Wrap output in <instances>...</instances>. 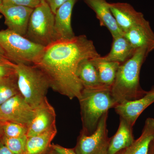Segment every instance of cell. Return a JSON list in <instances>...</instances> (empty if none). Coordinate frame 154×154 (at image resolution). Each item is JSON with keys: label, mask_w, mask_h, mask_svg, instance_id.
<instances>
[{"label": "cell", "mask_w": 154, "mask_h": 154, "mask_svg": "<svg viewBox=\"0 0 154 154\" xmlns=\"http://www.w3.org/2000/svg\"><path fill=\"white\" fill-rule=\"evenodd\" d=\"M85 2L95 12L101 26H104L110 31L113 38L124 35L119 27L110 11L109 3L106 0H84Z\"/></svg>", "instance_id": "cell-15"}, {"label": "cell", "mask_w": 154, "mask_h": 154, "mask_svg": "<svg viewBox=\"0 0 154 154\" xmlns=\"http://www.w3.org/2000/svg\"><path fill=\"white\" fill-rule=\"evenodd\" d=\"M0 45L12 62L30 65L38 62L45 48L8 29L0 30Z\"/></svg>", "instance_id": "cell-5"}, {"label": "cell", "mask_w": 154, "mask_h": 154, "mask_svg": "<svg viewBox=\"0 0 154 154\" xmlns=\"http://www.w3.org/2000/svg\"><path fill=\"white\" fill-rule=\"evenodd\" d=\"M154 139V119H146L141 134L131 145L122 150V154H148Z\"/></svg>", "instance_id": "cell-17"}, {"label": "cell", "mask_w": 154, "mask_h": 154, "mask_svg": "<svg viewBox=\"0 0 154 154\" xmlns=\"http://www.w3.org/2000/svg\"><path fill=\"white\" fill-rule=\"evenodd\" d=\"M35 113V109L25 101L20 93L0 106V120L16 122L28 128Z\"/></svg>", "instance_id": "cell-8"}, {"label": "cell", "mask_w": 154, "mask_h": 154, "mask_svg": "<svg viewBox=\"0 0 154 154\" xmlns=\"http://www.w3.org/2000/svg\"><path fill=\"white\" fill-rule=\"evenodd\" d=\"M3 2L2 0H0V7L2 5Z\"/></svg>", "instance_id": "cell-34"}, {"label": "cell", "mask_w": 154, "mask_h": 154, "mask_svg": "<svg viewBox=\"0 0 154 154\" xmlns=\"http://www.w3.org/2000/svg\"><path fill=\"white\" fill-rule=\"evenodd\" d=\"M56 126L33 136L27 137L25 154H43L51 147V142L57 133Z\"/></svg>", "instance_id": "cell-19"}, {"label": "cell", "mask_w": 154, "mask_h": 154, "mask_svg": "<svg viewBox=\"0 0 154 154\" xmlns=\"http://www.w3.org/2000/svg\"><path fill=\"white\" fill-rule=\"evenodd\" d=\"M149 53L146 48L137 49L132 56L120 64L111 87L112 96L117 104L139 99L147 91L140 84L141 69Z\"/></svg>", "instance_id": "cell-2"}, {"label": "cell", "mask_w": 154, "mask_h": 154, "mask_svg": "<svg viewBox=\"0 0 154 154\" xmlns=\"http://www.w3.org/2000/svg\"><path fill=\"white\" fill-rule=\"evenodd\" d=\"M25 37L44 47L55 41L54 14L44 0L33 9Z\"/></svg>", "instance_id": "cell-6"}, {"label": "cell", "mask_w": 154, "mask_h": 154, "mask_svg": "<svg viewBox=\"0 0 154 154\" xmlns=\"http://www.w3.org/2000/svg\"><path fill=\"white\" fill-rule=\"evenodd\" d=\"M9 61L10 60L7 57L2 48L0 45V62H6Z\"/></svg>", "instance_id": "cell-30"}, {"label": "cell", "mask_w": 154, "mask_h": 154, "mask_svg": "<svg viewBox=\"0 0 154 154\" xmlns=\"http://www.w3.org/2000/svg\"><path fill=\"white\" fill-rule=\"evenodd\" d=\"M100 56L93 41L82 35L54 42L45 48L34 65L46 75L54 91L71 100L79 99L84 89L77 75L79 65L85 60Z\"/></svg>", "instance_id": "cell-1"}, {"label": "cell", "mask_w": 154, "mask_h": 154, "mask_svg": "<svg viewBox=\"0 0 154 154\" xmlns=\"http://www.w3.org/2000/svg\"><path fill=\"white\" fill-rule=\"evenodd\" d=\"M154 103V86L139 99L117 104L114 107L119 117L133 127L139 116L146 108Z\"/></svg>", "instance_id": "cell-10"}, {"label": "cell", "mask_w": 154, "mask_h": 154, "mask_svg": "<svg viewBox=\"0 0 154 154\" xmlns=\"http://www.w3.org/2000/svg\"><path fill=\"white\" fill-rule=\"evenodd\" d=\"M76 0H68L54 14L55 41L71 39L75 36L71 25L72 12Z\"/></svg>", "instance_id": "cell-12"}, {"label": "cell", "mask_w": 154, "mask_h": 154, "mask_svg": "<svg viewBox=\"0 0 154 154\" xmlns=\"http://www.w3.org/2000/svg\"><path fill=\"white\" fill-rule=\"evenodd\" d=\"M43 154H59L54 150L51 148H50L48 150Z\"/></svg>", "instance_id": "cell-32"}, {"label": "cell", "mask_w": 154, "mask_h": 154, "mask_svg": "<svg viewBox=\"0 0 154 154\" xmlns=\"http://www.w3.org/2000/svg\"><path fill=\"white\" fill-rule=\"evenodd\" d=\"M0 154H13L8 149L0 139Z\"/></svg>", "instance_id": "cell-29"}, {"label": "cell", "mask_w": 154, "mask_h": 154, "mask_svg": "<svg viewBox=\"0 0 154 154\" xmlns=\"http://www.w3.org/2000/svg\"><path fill=\"white\" fill-rule=\"evenodd\" d=\"M110 51L107 55L100 57V59L122 64L134 54L135 50L124 35L113 38Z\"/></svg>", "instance_id": "cell-18"}, {"label": "cell", "mask_w": 154, "mask_h": 154, "mask_svg": "<svg viewBox=\"0 0 154 154\" xmlns=\"http://www.w3.org/2000/svg\"><path fill=\"white\" fill-rule=\"evenodd\" d=\"M122 151H121L120 152H118V153H117L116 154H122Z\"/></svg>", "instance_id": "cell-35"}, {"label": "cell", "mask_w": 154, "mask_h": 154, "mask_svg": "<svg viewBox=\"0 0 154 154\" xmlns=\"http://www.w3.org/2000/svg\"><path fill=\"white\" fill-rule=\"evenodd\" d=\"M133 127L126 120L120 117L118 129L110 139L108 154H116L131 145L135 140Z\"/></svg>", "instance_id": "cell-16"}, {"label": "cell", "mask_w": 154, "mask_h": 154, "mask_svg": "<svg viewBox=\"0 0 154 154\" xmlns=\"http://www.w3.org/2000/svg\"><path fill=\"white\" fill-rule=\"evenodd\" d=\"M19 94L17 72L14 75L0 79V106Z\"/></svg>", "instance_id": "cell-22"}, {"label": "cell", "mask_w": 154, "mask_h": 154, "mask_svg": "<svg viewBox=\"0 0 154 154\" xmlns=\"http://www.w3.org/2000/svg\"><path fill=\"white\" fill-rule=\"evenodd\" d=\"M51 148L59 154H77L75 149L63 147L57 144H51Z\"/></svg>", "instance_id": "cell-27"}, {"label": "cell", "mask_w": 154, "mask_h": 154, "mask_svg": "<svg viewBox=\"0 0 154 154\" xmlns=\"http://www.w3.org/2000/svg\"><path fill=\"white\" fill-rule=\"evenodd\" d=\"M2 122L3 135L6 137L17 138L27 136L28 129L27 127L16 122Z\"/></svg>", "instance_id": "cell-24"}, {"label": "cell", "mask_w": 154, "mask_h": 154, "mask_svg": "<svg viewBox=\"0 0 154 154\" xmlns=\"http://www.w3.org/2000/svg\"><path fill=\"white\" fill-rule=\"evenodd\" d=\"M19 92L25 101L35 109L46 99L50 88L46 75L34 65L17 64Z\"/></svg>", "instance_id": "cell-4"}, {"label": "cell", "mask_w": 154, "mask_h": 154, "mask_svg": "<svg viewBox=\"0 0 154 154\" xmlns=\"http://www.w3.org/2000/svg\"><path fill=\"white\" fill-rule=\"evenodd\" d=\"M100 57L92 59V61L97 69L101 84L102 85L111 87L120 64L102 60Z\"/></svg>", "instance_id": "cell-21"}, {"label": "cell", "mask_w": 154, "mask_h": 154, "mask_svg": "<svg viewBox=\"0 0 154 154\" xmlns=\"http://www.w3.org/2000/svg\"><path fill=\"white\" fill-rule=\"evenodd\" d=\"M91 59L83 60L78 67L77 75L84 88H94L102 85L95 65Z\"/></svg>", "instance_id": "cell-20"}, {"label": "cell", "mask_w": 154, "mask_h": 154, "mask_svg": "<svg viewBox=\"0 0 154 154\" xmlns=\"http://www.w3.org/2000/svg\"><path fill=\"white\" fill-rule=\"evenodd\" d=\"M42 0H2V5L22 6L34 9L41 3Z\"/></svg>", "instance_id": "cell-25"}, {"label": "cell", "mask_w": 154, "mask_h": 154, "mask_svg": "<svg viewBox=\"0 0 154 154\" xmlns=\"http://www.w3.org/2000/svg\"><path fill=\"white\" fill-rule=\"evenodd\" d=\"M109 7L119 27L124 33L145 19L142 13L136 11L128 3H109Z\"/></svg>", "instance_id": "cell-14"}, {"label": "cell", "mask_w": 154, "mask_h": 154, "mask_svg": "<svg viewBox=\"0 0 154 154\" xmlns=\"http://www.w3.org/2000/svg\"><path fill=\"white\" fill-rule=\"evenodd\" d=\"M33 9L22 6L2 5L0 13L5 18L8 29L25 36L30 16Z\"/></svg>", "instance_id": "cell-9"}, {"label": "cell", "mask_w": 154, "mask_h": 154, "mask_svg": "<svg viewBox=\"0 0 154 154\" xmlns=\"http://www.w3.org/2000/svg\"><path fill=\"white\" fill-rule=\"evenodd\" d=\"M135 50L145 48L149 52L154 50V33L149 22L145 19L124 33Z\"/></svg>", "instance_id": "cell-13"}, {"label": "cell", "mask_w": 154, "mask_h": 154, "mask_svg": "<svg viewBox=\"0 0 154 154\" xmlns=\"http://www.w3.org/2000/svg\"><path fill=\"white\" fill-rule=\"evenodd\" d=\"M148 154H154V139L151 145Z\"/></svg>", "instance_id": "cell-31"}, {"label": "cell", "mask_w": 154, "mask_h": 154, "mask_svg": "<svg viewBox=\"0 0 154 154\" xmlns=\"http://www.w3.org/2000/svg\"><path fill=\"white\" fill-rule=\"evenodd\" d=\"M1 15H0V19H1Z\"/></svg>", "instance_id": "cell-36"}, {"label": "cell", "mask_w": 154, "mask_h": 154, "mask_svg": "<svg viewBox=\"0 0 154 154\" xmlns=\"http://www.w3.org/2000/svg\"><path fill=\"white\" fill-rule=\"evenodd\" d=\"M82 129L81 132L90 134L96 130L102 116L117 103L111 92V87L104 85L84 88L79 99Z\"/></svg>", "instance_id": "cell-3"}, {"label": "cell", "mask_w": 154, "mask_h": 154, "mask_svg": "<svg viewBox=\"0 0 154 154\" xmlns=\"http://www.w3.org/2000/svg\"><path fill=\"white\" fill-rule=\"evenodd\" d=\"M35 110V114L28 127L27 137L42 133L56 125L55 110L47 98Z\"/></svg>", "instance_id": "cell-11"}, {"label": "cell", "mask_w": 154, "mask_h": 154, "mask_svg": "<svg viewBox=\"0 0 154 154\" xmlns=\"http://www.w3.org/2000/svg\"><path fill=\"white\" fill-rule=\"evenodd\" d=\"M27 136L17 138L8 137L3 135L1 140L13 154H25Z\"/></svg>", "instance_id": "cell-23"}, {"label": "cell", "mask_w": 154, "mask_h": 154, "mask_svg": "<svg viewBox=\"0 0 154 154\" xmlns=\"http://www.w3.org/2000/svg\"><path fill=\"white\" fill-rule=\"evenodd\" d=\"M108 112L100 119L96 130L88 135L80 133L75 150L77 154H108L110 139L108 137Z\"/></svg>", "instance_id": "cell-7"}, {"label": "cell", "mask_w": 154, "mask_h": 154, "mask_svg": "<svg viewBox=\"0 0 154 154\" xmlns=\"http://www.w3.org/2000/svg\"><path fill=\"white\" fill-rule=\"evenodd\" d=\"M49 5L51 11L55 14L57 9L68 0H44Z\"/></svg>", "instance_id": "cell-28"}, {"label": "cell", "mask_w": 154, "mask_h": 154, "mask_svg": "<svg viewBox=\"0 0 154 154\" xmlns=\"http://www.w3.org/2000/svg\"><path fill=\"white\" fill-rule=\"evenodd\" d=\"M16 65L17 64L10 61L0 62V79L16 73Z\"/></svg>", "instance_id": "cell-26"}, {"label": "cell", "mask_w": 154, "mask_h": 154, "mask_svg": "<svg viewBox=\"0 0 154 154\" xmlns=\"http://www.w3.org/2000/svg\"><path fill=\"white\" fill-rule=\"evenodd\" d=\"M2 125L3 122L0 120V139L3 135Z\"/></svg>", "instance_id": "cell-33"}]
</instances>
